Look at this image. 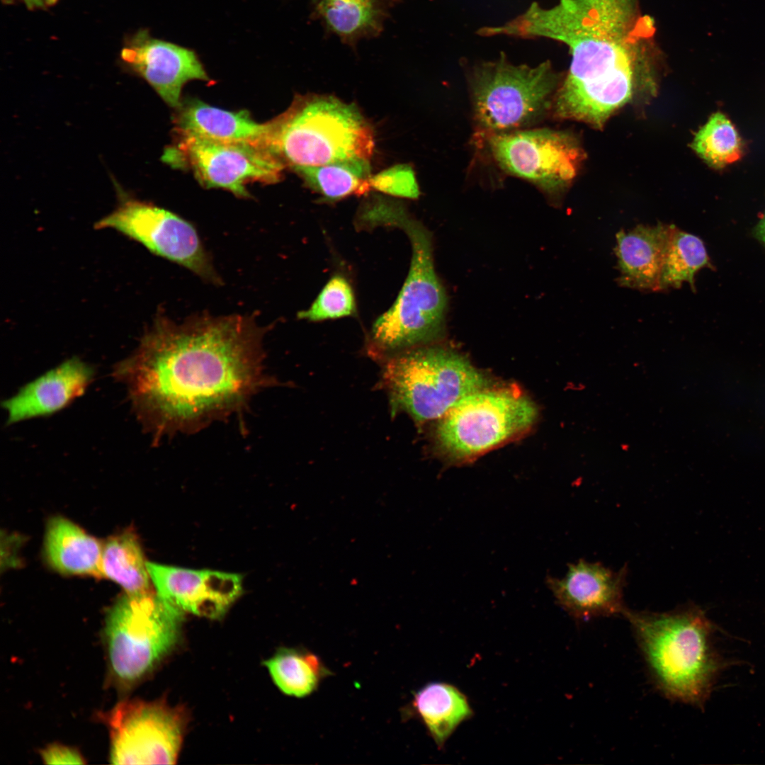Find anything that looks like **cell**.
I'll return each instance as SVG.
<instances>
[{
    "label": "cell",
    "mask_w": 765,
    "mask_h": 765,
    "mask_svg": "<svg viewBox=\"0 0 765 765\" xmlns=\"http://www.w3.org/2000/svg\"><path fill=\"white\" fill-rule=\"evenodd\" d=\"M266 328L254 317H155L136 350L116 363L132 411L153 443L243 414L275 380L266 373Z\"/></svg>",
    "instance_id": "cell-1"
},
{
    "label": "cell",
    "mask_w": 765,
    "mask_h": 765,
    "mask_svg": "<svg viewBox=\"0 0 765 765\" xmlns=\"http://www.w3.org/2000/svg\"><path fill=\"white\" fill-rule=\"evenodd\" d=\"M655 22L640 0L532 3L497 26V35L545 38L568 47L572 60L553 99L555 115L601 128L640 91H655L660 50Z\"/></svg>",
    "instance_id": "cell-2"
},
{
    "label": "cell",
    "mask_w": 765,
    "mask_h": 765,
    "mask_svg": "<svg viewBox=\"0 0 765 765\" xmlns=\"http://www.w3.org/2000/svg\"><path fill=\"white\" fill-rule=\"evenodd\" d=\"M623 615L657 688L669 699L702 707L723 666L703 611L694 606L667 612L626 608Z\"/></svg>",
    "instance_id": "cell-3"
},
{
    "label": "cell",
    "mask_w": 765,
    "mask_h": 765,
    "mask_svg": "<svg viewBox=\"0 0 765 765\" xmlns=\"http://www.w3.org/2000/svg\"><path fill=\"white\" fill-rule=\"evenodd\" d=\"M372 222L401 228L412 252L397 300L373 326L375 348L383 353L402 351L437 339L444 330L447 297L434 269L431 233L401 206L384 200L373 210Z\"/></svg>",
    "instance_id": "cell-4"
},
{
    "label": "cell",
    "mask_w": 765,
    "mask_h": 765,
    "mask_svg": "<svg viewBox=\"0 0 765 765\" xmlns=\"http://www.w3.org/2000/svg\"><path fill=\"white\" fill-rule=\"evenodd\" d=\"M271 151L293 170L351 159L370 160L373 130L353 104L328 96L295 98L273 119Z\"/></svg>",
    "instance_id": "cell-5"
},
{
    "label": "cell",
    "mask_w": 765,
    "mask_h": 765,
    "mask_svg": "<svg viewBox=\"0 0 765 765\" xmlns=\"http://www.w3.org/2000/svg\"><path fill=\"white\" fill-rule=\"evenodd\" d=\"M396 353L387 361L384 385L392 408L418 422L440 419L463 397L488 381L465 357L442 347Z\"/></svg>",
    "instance_id": "cell-6"
},
{
    "label": "cell",
    "mask_w": 765,
    "mask_h": 765,
    "mask_svg": "<svg viewBox=\"0 0 765 765\" xmlns=\"http://www.w3.org/2000/svg\"><path fill=\"white\" fill-rule=\"evenodd\" d=\"M182 611L153 593L125 594L108 613L104 628L110 674L122 688L135 684L178 640Z\"/></svg>",
    "instance_id": "cell-7"
},
{
    "label": "cell",
    "mask_w": 765,
    "mask_h": 765,
    "mask_svg": "<svg viewBox=\"0 0 765 765\" xmlns=\"http://www.w3.org/2000/svg\"><path fill=\"white\" fill-rule=\"evenodd\" d=\"M558 81L549 61L516 65L502 54L480 64L470 77L476 120L492 134L528 126L550 107Z\"/></svg>",
    "instance_id": "cell-8"
},
{
    "label": "cell",
    "mask_w": 765,
    "mask_h": 765,
    "mask_svg": "<svg viewBox=\"0 0 765 765\" xmlns=\"http://www.w3.org/2000/svg\"><path fill=\"white\" fill-rule=\"evenodd\" d=\"M536 415L533 403L521 392L486 387L463 397L439 419L436 442L450 458L467 460L526 430Z\"/></svg>",
    "instance_id": "cell-9"
},
{
    "label": "cell",
    "mask_w": 765,
    "mask_h": 765,
    "mask_svg": "<svg viewBox=\"0 0 765 765\" xmlns=\"http://www.w3.org/2000/svg\"><path fill=\"white\" fill-rule=\"evenodd\" d=\"M162 159L174 168L191 170L204 187L223 188L240 198L249 197V182L279 181L285 166L267 149L193 135H180L166 148Z\"/></svg>",
    "instance_id": "cell-10"
},
{
    "label": "cell",
    "mask_w": 765,
    "mask_h": 765,
    "mask_svg": "<svg viewBox=\"0 0 765 765\" xmlns=\"http://www.w3.org/2000/svg\"><path fill=\"white\" fill-rule=\"evenodd\" d=\"M95 227L115 230L203 280L221 283L194 226L169 210L123 196L115 210Z\"/></svg>",
    "instance_id": "cell-11"
},
{
    "label": "cell",
    "mask_w": 765,
    "mask_h": 765,
    "mask_svg": "<svg viewBox=\"0 0 765 765\" xmlns=\"http://www.w3.org/2000/svg\"><path fill=\"white\" fill-rule=\"evenodd\" d=\"M491 153L505 171L548 193L563 191L577 174L583 152L567 132L547 128L492 134Z\"/></svg>",
    "instance_id": "cell-12"
},
{
    "label": "cell",
    "mask_w": 765,
    "mask_h": 765,
    "mask_svg": "<svg viewBox=\"0 0 765 765\" xmlns=\"http://www.w3.org/2000/svg\"><path fill=\"white\" fill-rule=\"evenodd\" d=\"M185 719L164 703L125 701L108 716L110 760L114 764H174Z\"/></svg>",
    "instance_id": "cell-13"
},
{
    "label": "cell",
    "mask_w": 765,
    "mask_h": 765,
    "mask_svg": "<svg viewBox=\"0 0 765 765\" xmlns=\"http://www.w3.org/2000/svg\"><path fill=\"white\" fill-rule=\"evenodd\" d=\"M147 568L158 596L200 616L222 617L242 591V579L237 574L153 562H147Z\"/></svg>",
    "instance_id": "cell-14"
},
{
    "label": "cell",
    "mask_w": 765,
    "mask_h": 765,
    "mask_svg": "<svg viewBox=\"0 0 765 765\" xmlns=\"http://www.w3.org/2000/svg\"><path fill=\"white\" fill-rule=\"evenodd\" d=\"M121 58L144 78L170 106L178 108L183 86L209 77L196 53L139 30L121 51Z\"/></svg>",
    "instance_id": "cell-15"
},
{
    "label": "cell",
    "mask_w": 765,
    "mask_h": 765,
    "mask_svg": "<svg viewBox=\"0 0 765 765\" xmlns=\"http://www.w3.org/2000/svg\"><path fill=\"white\" fill-rule=\"evenodd\" d=\"M627 567L613 571L600 562L579 560L570 564L562 578L547 577L546 584L556 602L571 616L588 620L622 614Z\"/></svg>",
    "instance_id": "cell-16"
},
{
    "label": "cell",
    "mask_w": 765,
    "mask_h": 765,
    "mask_svg": "<svg viewBox=\"0 0 765 765\" xmlns=\"http://www.w3.org/2000/svg\"><path fill=\"white\" fill-rule=\"evenodd\" d=\"M95 369L77 357L22 387L1 406L8 414L6 424L51 415L81 396L94 380Z\"/></svg>",
    "instance_id": "cell-17"
},
{
    "label": "cell",
    "mask_w": 765,
    "mask_h": 765,
    "mask_svg": "<svg viewBox=\"0 0 765 765\" xmlns=\"http://www.w3.org/2000/svg\"><path fill=\"white\" fill-rule=\"evenodd\" d=\"M174 121L180 135L251 144L271 151L273 120L259 123L245 110L228 111L191 99L181 103Z\"/></svg>",
    "instance_id": "cell-18"
},
{
    "label": "cell",
    "mask_w": 765,
    "mask_h": 765,
    "mask_svg": "<svg viewBox=\"0 0 765 765\" xmlns=\"http://www.w3.org/2000/svg\"><path fill=\"white\" fill-rule=\"evenodd\" d=\"M674 225H638L616 234L618 283L641 290H659L663 261Z\"/></svg>",
    "instance_id": "cell-19"
},
{
    "label": "cell",
    "mask_w": 765,
    "mask_h": 765,
    "mask_svg": "<svg viewBox=\"0 0 765 765\" xmlns=\"http://www.w3.org/2000/svg\"><path fill=\"white\" fill-rule=\"evenodd\" d=\"M103 544L69 519L55 516L45 531L44 552L50 566L66 575L103 577Z\"/></svg>",
    "instance_id": "cell-20"
},
{
    "label": "cell",
    "mask_w": 765,
    "mask_h": 765,
    "mask_svg": "<svg viewBox=\"0 0 765 765\" xmlns=\"http://www.w3.org/2000/svg\"><path fill=\"white\" fill-rule=\"evenodd\" d=\"M410 708L439 747L472 715L466 696L455 686L443 682L429 683L415 692Z\"/></svg>",
    "instance_id": "cell-21"
},
{
    "label": "cell",
    "mask_w": 765,
    "mask_h": 765,
    "mask_svg": "<svg viewBox=\"0 0 765 765\" xmlns=\"http://www.w3.org/2000/svg\"><path fill=\"white\" fill-rule=\"evenodd\" d=\"M103 577L133 596L154 593L144 554L136 534L131 530L114 535L103 543Z\"/></svg>",
    "instance_id": "cell-22"
},
{
    "label": "cell",
    "mask_w": 765,
    "mask_h": 765,
    "mask_svg": "<svg viewBox=\"0 0 765 765\" xmlns=\"http://www.w3.org/2000/svg\"><path fill=\"white\" fill-rule=\"evenodd\" d=\"M294 171L323 200L336 201L351 195H362L370 188V160L351 159Z\"/></svg>",
    "instance_id": "cell-23"
},
{
    "label": "cell",
    "mask_w": 765,
    "mask_h": 765,
    "mask_svg": "<svg viewBox=\"0 0 765 765\" xmlns=\"http://www.w3.org/2000/svg\"><path fill=\"white\" fill-rule=\"evenodd\" d=\"M265 664L278 688L298 698L317 691L321 681L332 674L317 655L293 648H281Z\"/></svg>",
    "instance_id": "cell-24"
},
{
    "label": "cell",
    "mask_w": 765,
    "mask_h": 765,
    "mask_svg": "<svg viewBox=\"0 0 765 765\" xmlns=\"http://www.w3.org/2000/svg\"><path fill=\"white\" fill-rule=\"evenodd\" d=\"M319 14L346 42L379 34L384 13L377 0H319Z\"/></svg>",
    "instance_id": "cell-25"
},
{
    "label": "cell",
    "mask_w": 765,
    "mask_h": 765,
    "mask_svg": "<svg viewBox=\"0 0 765 765\" xmlns=\"http://www.w3.org/2000/svg\"><path fill=\"white\" fill-rule=\"evenodd\" d=\"M711 266L703 241L674 225L660 273L659 290L679 288L684 282L694 289L696 273Z\"/></svg>",
    "instance_id": "cell-26"
},
{
    "label": "cell",
    "mask_w": 765,
    "mask_h": 765,
    "mask_svg": "<svg viewBox=\"0 0 765 765\" xmlns=\"http://www.w3.org/2000/svg\"><path fill=\"white\" fill-rule=\"evenodd\" d=\"M692 149L709 166L721 169L741 158L743 145L729 118L720 112L713 114L696 134Z\"/></svg>",
    "instance_id": "cell-27"
},
{
    "label": "cell",
    "mask_w": 765,
    "mask_h": 765,
    "mask_svg": "<svg viewBox=\"0 0 765 765\" xmlns=\"http://www.w3.org/2000/svg\"><path fill=\"white\" fill-rule=\"evenodd\" d=\"M356 312L354 293L349 282L341 275L332 277L312 305L300 312L298 317L317 322L351 316Z\"/></svg>",
    "instance_id": "cell-28"
},
{
    "label": "cell",
    "mask_w": 765,
    "mask_h": 765,
    "mask_svg": "<svg viewBox=\"0 0 765 765\" xmlns=\"http://www.w3.org/2000/svg\"><path fill=\"white\" fill-rule=\"evenodd\" d=\"M369 183L370 188L394 196L415 199L420 194L414 171L407 164H397L371 176Z\"/></svg>",
    "instance_id": "cell-29"
},
{
    "label": "cell",
    "mask_w": 765,
    "mask_h": 765,
    "mask_svg": "<svg viewBox=\"0 0 765 765\" xmlns=\"http://www.w3.org/2000/svg\"><path fill=\"white\" fill-rule=\"evenodd\" d=\"M42 758L47 764H81L84 761L74 749L60 744H52L42 752Z\"/></svg>",
    "instance_id": "cell-30"
},
{
    "label": "cell",
    "mask_w": 765,
    "mask_h": 765,
    "mask_svg": "<svg viewBox=\"0 0 765 765\" xmlns=\"http://www.w3.org/2000/svg\"><path fill=\"white\" fill-rule=\"evenodd\" d=\"M5 3L13 0H2ZM29 9L45 8L56 4L57 0H21Z\"/></svg>",
    "instance_id": "cell-31"
},
{
    "label": "cell",
    "mask_w": 765,
    "mask_h": 765,
    "mask_svg": "<svg viewBox=\"0 0 765 765\" xmlns=\"http://www.w3.org/2000/svg\"><path fill=\"white\" fill-rule=\"evenodd\" d=\"M755 237L765 245V213L754 229Z\"/></svg>",
    "instance_id": "cell-32"
}]
</instances>
